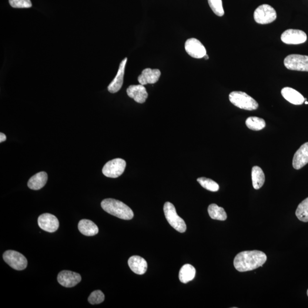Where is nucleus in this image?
I'll use <instances>...</instances> for the list:
<instances>
[{
  "mask_svg": "<svg viewBox=\"0 0 308 308\" xmlns=\"http://www.w3.org/2000/svg\"><path fill=\"white\" fill-rule=\"evenodd\" d=\"M3 259L10 267L17 270H25L28 265L26 257L15 250H6L3 254Z\"/></svg>",
  "mask_w": 308,
  "mask_h": 308,
  "instance_id": "nucleus-6",
  "label": "nucleus"
},
{
  "mask_svg": "<svg viewBox=\"0 0 308 308\" xmlns=\"http://www.w3.org/2000/svg\"><path fill=\"white\" fill-rule=\"evenodd\" d=\"M38 226L46 232H55L59 228V221L57 217L50 213H43L38 219Z\"/></svg>",
  "mask_w": 308,
  "mask_h": 308,
  "instance_id": "nucleus-11",
  "label": "nucleus"
},
{
  "mask_svg": "<svg viewBox=\"0 0 308 308\" xmlns=\"http://www.w3.org/2000/svg\"><path fill=\"white\" fill-rule=\"evenodd\" d=\"M281 39L286 44L299 45L307 41V36L301 30L288 29L281 35Z\"/></svg>",
  "mask_w": 308,
  "mask_h": 308,
  "instance_id": "nucleus-9",
  "label": "nucleus"
},
{
  "mask_svg": "<svg viewBox=\"0 0 308 308\" xmlns=\"http://www.w3.org/2000/svg\"><path fill=\"white\" fill-rule=\"evenodd\" d=\"M103 210L113 216L123 220H131L134 217V212L126 204L120 201L114 199H106L101 202Z\"/></svg>",
  "mask_w": 308,
  "mask_h": 308,
  "instance_id": "nucleus-2",
  "label": "nucleus"
},
{
  "mask_svg": "<svg viewBox=\"0 0 308 308\" xmlns=\"http://www.w3.org/2000/svg\"><path fill=\"white\" fill-rule=\"evenodd\" d=\"M130 269L137 274H145L147 270L146 261L139 256H133L128 260Z\"/></svg>",
  "mask_w": 308,
  "mask_h": 308,
  "instance_id": "nucleus-18",
  "label": "nucleus"
},
{
  "mask_svg": "<svg viewBox=\"0 0 308 308\" xmlns=\"http://www.w3.org/2000/svg\"><path fill=\"white\" fill-rule=\"evenodd\" d=\"M276 18L275 9L269 5H260L254 12V19L259 24H269L275 21Z\"/></svg>",
  "mask_w": 308,
  "mask_h": 308,
  "instance_id": "nucleus-5",
  "label": "nucleus"
},
{
  "mask_svg": "<svg viewBox=\"0 0 308 308\" xmlns=\"http://www.w3.org/2000/svg\"><path fill=\"white\" fill-rule=\"evenodd\" d=\"M185 50L191 57L195 58H202L207 55L205 47L198 39L194 38L187 40Z\"/></svg>",
  "mask_w": 308,
  "mask_h": 308,
  "instance_id": "nucleus-10",
  "label": "nucleus"
},
{
  "mask_svg": "<svg viewBox=\"0 0 308 308\" xmlns=\"http://www.w3.org/2000/svg\"><path fill=\"white\" fill-rule=\"evenodd\" d=\"M281 95L287 101L295 105H302L306 100L301 94L289 87H286L281 90Z\"/></svg>",
  "mask_w": 308,
  "mask_h": 308,
  "instance_id": "nucleus-17",
  "label": "nucleus"
},
{
  "mask_svg": "<svg viewBox=\"0 0 308 308\" xmlns=\"http://www.w3.org/2000/svg\"><path fill=\"white\" fill-rule=\"evenodd\" d=\"M306 105H308V102L306 101Z\"/></svg>",
  "mask_w": 308,
  "mask_h": 308,
  "instance_id": "nucleus-32",
  "label": "nucleus"
},
{
  "mask_svg": "<svg viewBox=\"0 0 308 308\" xmlns=\"http://www.w3.org/2000/svg\"><path fill=\"white\" fill-rule=\"evenodd\" d=\"M252 180L253 188L259 190L265 182V175L262 169L259 166H254L252 169Z\"/></svg>",
  "mask_w": 308,
  "mask_h": 308,
  "instance_id": "nucleus-22",
  "label": "nucleus"
},
{
  "mask_svg": "<svg viewBox=\"0 0 308 308\" xmlns=\"http://www.w3.org/2000/svg\"><path fill=\"white\" fill-rule=\"evenodd\" d=\"M308 163V142L303 144L293 156V167L300 170Z\"/></svg>",
  "mask_w": 308,
  "mask_h": 308,
  "instance_id": "nucleus-13",
  "label": "nucleus"
},
{
  "mask_svg": "<svg viewBox=\"0 0 308 308\" xmlns=\"http://www.w3.org/2000/svg\"><path fill=\"white\" fill-rule=\"evenodd\" d=\"M196 275V270L191 264L184 265L180 270L179 280L182 283L186 284L193 280Z\"/></svg>",
  "mask_w": 308,
  "mask_h": 308,
  "instance_id": "nucleus-21",
  "label": "nucleus"
},
{
  "mask_svg": "<svg viewBox=\"0 0 308 308\" xmlns=\"http://www.w3.org/2000/svg\"><path fill=\"white\" fill-rule=\"evenodd\" d=\"M296 215L301 222H308V197L298 206Z\"/></svg>",
  "mask_w": 308,
  "mask_h": 308,
  "instance_id": "nucleus-25",
  "label": "nucleus"
},
{
  "mask_svg": "<svg viewBox=\"0 0 308 308\" xmlns=\"http://www.w3.org/2000/svg\"><path fill=\"white\" fill-rule=\"evenodd\" d=\"M307 295H308V290H307Z\"/></svg>",
  "mask_w": 308,
  "mask_h": 308,
  "instance_id": "nucleus-33",
  "label": "nucleus"
},
{
  "mask_svg": "<svg viewBox=\"0 0 308 308\" xmlns=\"http://www.w3.org/2000/svg\"><path fill=\"white\" fill-rule=\"evenodd\" d=\"M126 162L125 160L116 158L105 164L102 169L103 175L111 178H116L125 172Z\"/></svg>",
  "mask_w": 308,
  "mask_h": 308,
  "instance_id": "nucleus-7",
  "label": "nucleus"
},
{
  "mask_svg": "<svg viewBox=\"0 0 308 308\" xmlns=\"http://www.w3.org/2000/svg\"><path fill=\"white\" fill-rule=\"evenodd\" d=\"M9 2L15 8H29L32 6L31 0H9Z\"/></svg>",
  "mask_w": 308,
  "mask_h": 308,
  "instance_id": "nucleus-29",
  "label": "nucleus"
},
{
  "mask_svg": "<svg viewBox=\"0 0 308 308\" xmlns=\"http://www.w3.org/2000/svg\"><path fill=\"white\" fill-rule=\"evenodd\" d=\"M105 300V295L101 290L94 291L88 298L89 302L93 305L99 304Z\"/></svg>",
  "mask_w": 308,
  "mask_h": 308,
  "instance_id": "nucleus-28",
  "label": "nucleus"
},
{
  "mask_svg": "<svg viewBox=\"0 0 308 308\" xmlns=\"http://www.w3.org/2000/svg\"><path fill=\"white\" fill-rule=\"evenodd\" d=\"M127 93L130 98L139 103H145L148 97V93L145 86L140 84L130 86L127 89Z\"/></svg>",
  "mask_w": 308,
  "mask_h": 308,
  "instance_id": "nucleus-14",
  "label": "nucleus"
},
{
  "mask_svg": "<svg viewBox=\"0 0 308 308\" xmlns=\"http://www.w3.org/2000/svg\"><path fill=\"white\" fill-rule=\"evenodd\" d=\"M204 58L205 59H208L209 58V56L206 55L204 57Z\"/></svg>",
  "mask_w": 308,
  "mask_h": 308,
  "instance_id": "nucleus-31",
  "label": "nucleus"
},
{
  "mask_svg": "<svg viewBox=\"0 0 308 308\" xmlns=\"http://www.w3.org/2000/svg\"><path fill=\"white\" fill-rule=\"evenodd\" d=\"M197 181L202 186L204 189L212 192H216L219 190V186L213 180L206 178L205 177H199Z\"/></svg>",
  "mask_w": 308,
  "mask_h": 308,
  "instance_id": "nucleus-26",
  "label": "nucleus"
},
{
  "mask_svg": "<svg viewBox=\"0 0 308 308\" xmlns=\"http://www.w3.org/2000/svg\"><path fill=\"white\" fill-rule=\"evenodd\" d=\"M267 259L266 254L262 251H243L237 254L234 259L233 265L239 272H247L262 267Z\"/></svg>",
  "mask_w": 308,
  "mask_h": 308,
  "instance_id": "nucleus-1",
  "label": "nucleus"
},
{
  "mask_svg": "<svg viewBox=\"0 0 308 308\" xmlns=\"http://www.w3.org/2000/svg\"><path fill=\"white\" fill-rule=\"evenodd\" d=\"M161 75L158 69L147 68L144 69L141 75L138 77V82L140 85L154 84L158 81Z\"/></svg>",
  "mask_w": 308,
  "mask_h": 308,
  "instance_id": "nucleus-15",
  "label": "nucleus"
},
{
  "mask_svg": "<svg viewBox=\"0 0 308 308\" xmlns=\"http://www.w3.org/2000/svg\"><path fill=\"white\" fill-rule=\"evenodd\" d=\"M127 61V58H125L120 62L118 71L115 78L113 79V81L110 83L108 86V90L110 93H116L121 89L123 83L124 75H125Z\"/></svg>",
  "mask_w": 308,
  "mask_h": 308,
  "instance_id": "nucleus-16",
  "label": "nucleus"
},
{
  "mask_svg": "<svg viewBox=\"0 0 308 308\" xmlns=\"http://www.w3.org/2000/svg\"><path fill=\"white\" fill-rule=\"evenodd\" d=\"M248 128L253 131H260L265 128L266 124L265 120L257 116H250L246 121Z\"/></svg>",
  "mask_w": 308,
  "mask_h": 308,
  "instance_id": "nucleus-24",
  "label": "nucleus"
},
{
  "mask_svg": "<svg viewBox=\"0 0 308 308\" xmlns=\"http://www.w3.org/2000/svg\"><path fill=\"white\" fill-rule=\"evenodd\" d=\"M167 222L174 229L180 233L186 232L187 226L184 220L177 215L175 206L172 203L166 202L163 207Z\"/></svg>",
  "mask_w": 308,
  "mask_h": 308,
  "instance_id": "nucleus-4",
  "label": "nucleus"
},
{
  "mask_svg": "<svg viewBox=\"0 0 308 308\" xmlns=\"http://www.w3.org/2000/svg\"><path fill=\"white\" fill-rule=\"evenodd\" d=\"M230 101L237 108L249 110H256L258 108L259 104L252 97L248 95L243 92H233L229 95Z\"/></svg>",
  "mask_w": 308,
  "mask_h": 308,
  "instance_id": "nucleus-3",
  "label": "nucleus"
},
{
  "mask_svg": "<svg viewBox=\"0 0 308 308\" xmlns=\"http://www.w3.org/2000/svg\"><path fill=\"white\" fill-rule=\"evenodd\" d=\"M48 181V175L45 172H40L33 175L29 180L28 186L30 189L38 190L43 188Z\"/></svg>",
  "mask_w": 308,
  "mask_h": 308,
  "instance_id": "nucleus-20",
  "label": "nucleus"
},
{
  "mask_svg": "<svg viewBox=\"0 0 308 308\" xmlns=\"http://www.w3.org/2000/svg\"><path fill=\"white\" fill-rule=\"evenodd\" d=\"M211 8L217 16L222 17L224 15L222 0H208Z\"/></svg>",
  "mask_w": 308,
  "mask_h": 308,
  "instance_id": "nucleus-27",
  "label": "nucleus"
},
{
  "mask_svg": "<svg viewBox=\"0 0 308 308\" xmlns=\"http://www.w3.org/2000/svg\"><path fill=\"white\" fill-rule=\"evenodd\" d=\"M78 227L79 232L87 236H95L99 232L98 227L90 220H81L79 222Z\"/></svg>",
  "mask_w": 308,
  "mask_h": 308,
  "instance_id": "nucleus-19",
  "label": "nucleus"
},
{
  "mask_svg": "<svg viewBox=\"0 0 308 308\" xmlns=\"http://www.w3.org/2000/svg\"><path fill=\"white\" fill-rule=\"evenodd\" d=\"M58 283L63 287L72 288L75 287L81 281L79 274L69 270H62L58 277Z\"/></svg>",
  "mask_w": 308,
  "mask_h": 308,
  "instance_id": "nucleus-12",
  "label": "nucleus"
},
{
  "mask_svg": "<svg viewBox=\"0 0 308 308\" xmlns=\"http://www.w3.org/2000/svg\"><path fill=\"white\" fill-rule=\"evenodd\" d=\"M208 212L211 218L220 221L226 220L227 218V213L222 207H219L216 204H212L209 206Z\"/></svg>",
  "mask_w": 308,
  "mask_h": 308,
  "instance_id": "nucleus-23",
  "label": "nucleus"
},
{
  "mask_svg": "<svg viewBox=\"0 0 308 308\" xmlns=\"http://www.w3.org/2000/svg\"><path fill=\"white\" fill-rule=\"evenodd\" d=\"M6 140V136L4 133H0V142H4Z\"/></svg>",
  "mask_w": 308,
  "mask_h": 308,
  "instance_id": "nucleus-30",
  "label": "nucleus"
},
{
  "mask_svg": "<svg viewBox=\"0 0 308 308\" xmlns=\"http://www.w3.org/2000/svg\"><path fill=\"white\" fill-rule=\"evenodd\" d=\"M288 69L296 71L308 72V56L300 55L288 56L284 61Z\"/></svg>",
  "mask_w": 308,
  "mask_h": 308,
  "instance_id": "nucleus-8",
  "label": "nucleus"
}]
</instances>
